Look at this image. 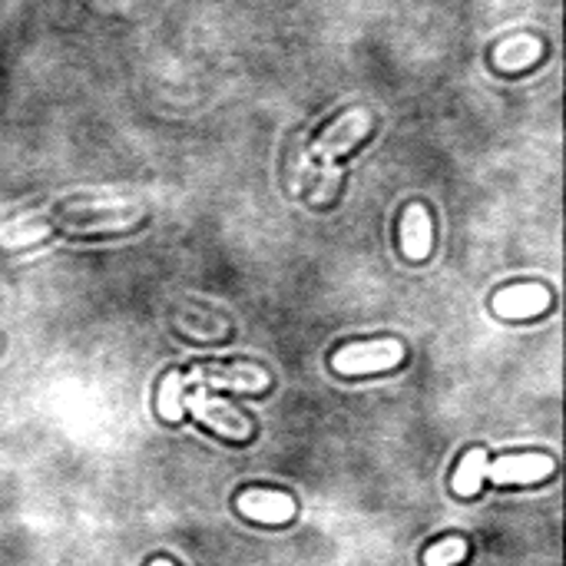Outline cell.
<instances>
[{"label":"cell","instance_id":"1","mask_svg":"<svg viewBox=\"0 0 566 566\" xmlns=\"http://www.w3.org/2000/svg\"><path fill=\"white\" fill-rule=\"evenodd\" d=\"M405 358V348L401 342H365V345H348L342 348L335 358H332V368L342 371V375H368V371H385V368H395L401 365Z\"/></svg>","mask_w":566,"mask_h":566},{"label":"cell","instance_id":"2","mask_svg":"<svg viewBox=\"0 0 566 566\" xmlns=\"http://www.w3.org/2000/svg\"><path fill=\"white\" fill-rule=\"evenodd\" d=\"M189 385L235 388V391H265L269 375L255 365H199L189 371Z\"/></svg>","mask_w":566,"mask_h":566},{"label":"cell","instance_id":"3","mask_svg":"<svg viewBox=\"0 0 566 566\" xmlns=\"http://www.w3.org/2000/svg\"><path fill=\"white\" fill-rule=\"evenodd\" d=\"M182 408H189L202 424H209L212 431H219L226 438H249V421L239 415V408L226 405L222 398H209L202 388H196V395Z\"/></svg>","mask_w":566,"mask_h":566},{"label":"cell","instance_id":"4","mask_svg":"<svg viewBox=\"0 0 566 566\" xmlns=\"http://www.w3.org/2000/svg\"><path fill=\"white\" fill-rule=\"evenodd\" d=\"M488 471V468H484ZM554 474V461L547 454H521V458H504L497 461L488 478L494 484H534Z\"/></svg>","mask_w":566,"mask_h":566},{"label":"cell","instance_id":"5","mask_svg":"<svg viewBox=\"0 0 566 566\" xmlns=\"http://www.w3.org/2000/svg\"><path fill=\"white\" fill-rule=\"evenodd\" d=\"M551 308V292L544 285H514L494 295V312L501 318H531Z\"/></svg>","mask_w":566,"mask_h":566},{"label":"cell","instance_id":"6","mask_svg":"<svg viewBox=\"0 0 566 566\" xmlns=\"http://www.w3.org/2000/svg\"><path fill=\"white\" fill-rule=\"evenodd\" d=\"M239 511L249 521L259 524H285L295 517V501L289 494H272V491H252L239 497Z\"/></svg>","mask_w":566,"mask_h":566},{"label":"cell","instance_id":"7","mask_svg":"<svg viewBox=\"0 0 566 566\" xmlns=\"http://www.w3.org/2000/svg\"><path fill=\"white\" fill-rule=\"evenodd\" d=\"M365 129H368V116L365 113H352L348 119H342L335 129H328L325 136H322V143H315L312 146V153H308V159L305 163H312V159H335L338 153H345V149H352L361 136H365Z\"/></svg>","mask_w":566,"mask_h":566},{"label":"cell","instance_id":"8","mask_svg":"<svg viewBox=\"0 0 566 566\" xmlns=\"http://www.w3.org/2000/svg\"><path fill=\"white\" fill-rule=\"evenodd\" d=\"M431 252V216L424 206H411L405 212V255L424 259Z\"/></svg>","mask_w":566,"mask_h":566},{"label":"cell","instance_id":"9","mask_svg":"<svg viewBox=\"0 0 566 566\" xmlns=\"http://www.w3.org/2000/svg\"><path fill=\"white\" fill-rule=\"evenodd\" d=\"M484 468H488V454H484V451H471V454L461 461V471L454 474V491H458L461 497H474L478 488H481Z\"/></svg>","mask_w":566,"mask_h":566},{"label":"cell","instance_id":"10","mask_svg":"<svg viewBox=\"0 0 566 566\" xmlns=\"http://www.w3.org/2000/svg\"><path fill=\"white\" fill-rule=\"evenodd\" d=\"M182 378L179 375H166L163 388H159V418L163 421H179L182 418Z\"/></svg>","mask_w":566,"mask_h":566},{"label":"cell","instance_id":"11","mask_svg":"<svg viewBox=\"0 0 566 566\" xmlns=\"http://www.w3.org/2000/svg\"><path fill=\"white\" fill-rule=\"evenodd\" d=\"M461 557H464V541L451 537V541H444L441 547L428 551V554H424V564H431V566L451 564V560H461Z\"/></svg>","mask_w":566,"mask_h":566}]
</instances>
